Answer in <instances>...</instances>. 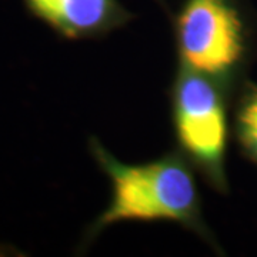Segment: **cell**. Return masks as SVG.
Instances as JSON below:
<instances>
[{
    "label": "cell",
    "instance_id": "5b68a950",
    "mask_svg": "<svg viewBox=\"0 0 257 257\" xmlns=\"http://www.w3.org/2000/svg\"><path fill=\"white\" fill-rule=\"evenodd\" d=\"M241 128L247 145L257 155V97L243 111Z\"/></svg>",
    "mask_w": 257,
    "mask_h": 257
},
{
    "label": "cell",
    "instance_id": "7a4b0ae2",
    "mask_svg": "<svg viewBox=\"0 0 257 257\" xmlns=\"http://www.w3.org/2000/svg\"><path fill=\"white\" fill-rule=\"evenodd\" d=\"M177 28L184 60L193 70L217 74L239 59L240 22L227 0H187Z\"/></svg>",
    "mask_w": 257,
    "mask_h": 257
},
{
    "label": "cell",
    "instance_id": "277c9868",
    "mask_svg": "<svg viewBox=\"0 0 257 257\" xmlns=\"http://www.w3.org/2000/svg\"><path fill=\"white\" fill-rule=\"evenodd\" d=\"M37 15L73 36L101 29L113 16V0H29Z\"/></svg>",
    "mask_w": 257,
    "mask_h": 257
},
{
    "label": "cell",
    "instance_id": "6da1fadb",
    "mask_svg": "<svg viewBox=\"0 0 257 257\" xmlns=\"http://www.w3.org/2000/svg\"><path fill=\"white\" fill-rule=\"evenodd\" d=\"M100 160L113 182V202L101 224L120 220L187 221L197 209V189L189 169L179 160L165 159L140 166L121 165L106 153Z\"/></svg>",
    "mask_w": 257,
    "mask_h": 257
},
{
    "label": "cell",
    "instance_id": "3957f363",
    "mask_svg": "<svg viewBox=\"0 0 257 257\" xmlns=\"http://www.w3.org/2000/svg\"><path fill=\"white\" fill-rule=\"evenodd\" d=\"M176 124L187 152L209 167L221 160L226 142V119L220 94L203 73L187 72L177 83Z\"/></svg>",
    "mask_w": 257,
    "mask_h": 257
}]
</instances>
